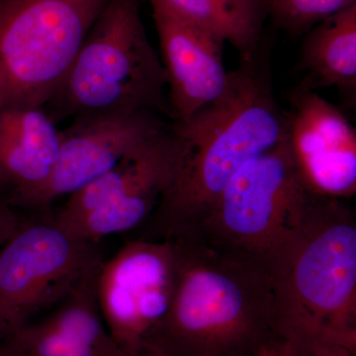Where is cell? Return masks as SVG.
I'll return each instance as SVG.
<instances>
[{"label":"cell","mask_w":356,"mask_h":356,"mask_svg":"<svg viewBox=\"0 0 356 356\" xmlns=\"http://www.w3.org/2000/svg\"><path fill=\"white\" fill-rule=\"evenodd\" d=\"M288 115L259 55L229 70L220 97L188 119L172 121V181L156 217L161 236L193 229L247 161L287 139Z\"/></svg>","instance_id":"6da1fadb"},{"label":"cell","mask_w":356,"mask_h":356,"mask_svg":"<svg viewBox=\"0 0 356 356\" xmlns=\"http://www.w3.org/2000/svg\"><path fill=\"white\" fill-rule=\"evenodd\" d=\"M273 330L305 356H356V220L312 193L296 233L267 266Z\"/></svg>","instance_id":"7a4b0ae2"},{"label":"cell","mask_w":356,"mask_h":356,"mask_svg":"<svg viewBox=\"0 0 356 356\" xmlns=\"http://www.w3.org/2000/svg\"><path fill=\"white\" fill-rule=\"evenodd\" d=\"M175 254L170 308L149 344L170 356H254L276 337L266 267L184 229L163 236Z\"/></svg>","instance_id":"3957f363"},{"label":"cell","mask_w":356,"mask_h":356,"mask_svg":"<svg viewBox=\"0 0 356 356\" xmlns=\"http://www.w3.org/2000/svg\"><path fill=\"white\" fill-rule=\"evenodd\" d=\"M56 123L83 115L149 111L172 121L168 79L140 0H108L44 107Z\"/></svg>","instance_id":"277c9868"},{"label":"cell","mask_w":356,"mask_h":356,"mask_svg":"<svg viewBox=\"0 0 356 356\" xmlns=\"http://www.w3.org/2000/svg\"><path fill=\"white\" fill-rule=\"evenodd\" d=\"M311 194L286 139L247 161L189 229L215 248L267 269L301 226Z\"/></svg>","instance_id":"5b68a950"},{"label":"cell","mask_w":356,"mask_h":356,"mask_svg":"<svg viewBox=\"0 0 356 356\" xmlns=\"http://www.w3.org/2000/svg\"><path fill=\"white\" fill-rule=\"evenodd\" d=\"M108 0H0V112L44 107Z\"/></svg>","instance_id":"8992f818"},{"label":"cell","mask_w":356,"mask_h":356,"mask_svg":"<svg viewBox=\"0 0 356 356\" xmlns=\"http://www.w3.org/2000/svg\"><path fill=\"white\" fill-rule=\"evenodd\" d=\"M103 261L54 219L23 220L0 248V341L54 309Z\"/></svg>","instance_id":"52a82bcc"},{"label":"cell","mask_w":356,"mask_h":356,"mask_svg":"<svg viewBox=\"0 0 356 356\" xmlns=\"http://www.w3.org/2000/svg\"><path fill=\"white\" fill-rule=\"evenodd\" d=\"M175 281V248L168 238L132 241L100 264L98 308L126 355L149 344L170 308Z\"/></svg>","instance_id":"ba28073f"},{"label":"cell","mask_w":356,"mask_h":356,"mask_svg":"<svg viewBox=\"0 0 356 356\" xmlns=\"http://www.w3.org/2000/svg\"><path fill=\"white\" fill-rule=\"evenodd\" d=\"M170 126L149 111L83 115L62 130L57 161L48 181L23 209H47L56 199L72 195L118 165L143 143Z\"/></svg>","instance_id":"9c48e42d"},{"label":"cell","mask_w":356,"mask_h":356,"mask_svg":"<svg viewBox=\"0 0 356 356\" xmlns=\"http://www.w3.org/2000/svg\"><path fill=\"white\" fill-rule=\"evenodd\" d=\"M287 142L300 177L316 195L337 199L356 192V132L343 112L315 90L292 93Z\"/></svg>","instance_id":"30bf717a"},{"label":"cell","mask_w":356,"mask_h":356,"mask_svg":"<svg viewBox=\"0 0 356 356\" xmlns=\"http://www.w3.org/2000/svg\"><path fill=\"white\" fill-rule=\"evenodd\" d=\"M149 2L172 121L186 120L227 88L229 72L222 62L224 43L156 0Z\"/></svg>","instance_id":"8fae6325"},{"label":"cell","mask_w":356,"mask_h":356,"mask_svg":"<svg viewBox=\"0 0 356 356\" xmlns=\"http://www.w3.org/2000/svg\"><path fill=\"white\" fill-rule=\"evenodd\" d=\"M100 264L46 317L2 339L6 355H127L107 331L98 308L96 276Z\"/></svg>","instance_id":"7c38bea8"},{"label":"cell","mask_w":356,"mask_h":356,"mask_svg":"<svg viewBox=\"0 0 356 356\" xmlns=\"http://www.w3.org/2000/svg\"><path fill=\"white\" fill-rule=\"evenodd\" d=\"M175 140L172 124L143 143L109 172L69 196L63 209L53 218L67 229L103 206L115 202L154 203L165 196L172 181Z\"/></svg>","instance_id":"4fadbf2b"},{"label":"cell","mask_w":356,"mask_h":356,"mask_svg":"<svg viewBox=\"0 0 356 356\" xmlns=\"http://www.w3.org/2000/svg\"><path fill=\"white\" fill-rule=\"evenodd\" d=\"M62 142V130L44 107L0 112V196L16 208L48 181Z\"/></svg>","instance_id":"5bb4252c"},{"label":"cell","mask_w":356,"mask_h":356,"mask_svg":"<svg viewBox=\"0 0 356 356\" xmlns=\"http://www.w3.org/2000/svg\"><path fill=\"white\" fill-rule=\"evenodd\" d=\"M299 70L301 86L336 88L353 99L356 90V3L321 21L305 33Z\"/></svg>","instance_id":"9a60e30c"},{"label":"cell","mask_w":356,"mask_h":356,"mask_svg":"<svg viewBox=\"0 0 356 356\" xmlns=\"http://www.w3.org/2000/svg\"><path fill=\"white\" fill-rule=\"evenodd\" d=\"M184 19L229 43L243 62L259 55L267 0H156Z\"/></svg>","instance_id":"2e32d148"},{"label":"cell","mask_w":356,"mask_h":356,"mask_svg":"<svg viewBox=\"0 0 356 356\" xmlns=\"http://www.w3.org/2000/svg\"><path fill=\"white\" fill-rule=\"evenodd\" d=\"M274 22L291 35L308 32L321 21L356 3V0H267Z\"/></svg>","instance_id":"e0dca14e"},{"label":"cell","mask_w":356,"mask_h":356,"mask_svg":"<svg viewBox=\"0 0 356 356\" xmlns=\"http://www.w3.org/2000/svg\"><path fill=\"white\" fill-rule=\"evenodd\" d=\"M24 218L18 214L16 208L0 196V248L13 235Z\"/></svg>","instance_id":"ac0fdd59"},{"label":"cell","mask_w":356,"mask_h":356,"mask_svg":"<svg viewBox=\"0 0 356 356\" xmlns=\"http://www.w3.org/2000/svg\"><path fill=\"white\" fill-rule=\"evenodd\" d=\"M254 356H305L295 348L293 344L288 343L280 337H274L270 341L257 351Z\"/></svg>","instance_id":"d6986e66"},{"label":"cell","mask_w":356,"mask_h":356,"mask_svg":"<svg viewBox=\"0 0 356 356\" xmlns=\"http://www.w3.org/2000/svg\"><path fill=\"white\" fill-rule=\"evenodd\" d=\"M126 356H170L168 353H163V350H159V348H154L151 344H145V346H140L137 350L130 353Z\"/></svg>","instance_id":"ffe728a7"},{"label":"cell","mask_w":356,"mask_h":356,"mask_svg":"<svg viewBox=\"0 0 356 356\" xmlns=\"http://www.w3.org/2000/svg\"><path fill=\"white\" fill-rule=\"evenodd\" d=\"M0 356H6L4 355L3 346H2L1 341H0Z\"/></svg>","instance_id":"44dd1931"},{"label":"cell","mask_w":356,"mask_h":356,"mask_svg":"<svg viewBox=\"0 0 356 356\" xmlns=\"http://www.w3.org/2000/svg\"><path fill=\"white\" fill-rule=\"evenodd\" d=\"M4 351V350H3ZM4 355H6V353H4Z\"/></svg>","instance_id":"7402d4cb"}]
</instances>
